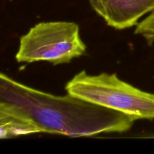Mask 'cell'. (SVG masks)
Masks as SVG:
<instances>
[{"instance_id": "1", "label": "cell", "mask_w": 154, "mask_h": 154, "mask_svg": "<svg viewBox=\"0 0 154 154\" xmlns=\"http://www.w3.org/2000/svg\"><path fill=\"white\" fill-rule=\"evenodd\" d=\"M68 94L93 105L138 119H154V94L143 91L116 74L88 75L81 71L67 83Z\"/></svg>"}, {"instance_id": "2", "label": "cell", "mask_w": 154, "mask_h": 154, "mask_svg": "<svg viewBox=\"0 0 154 154\" xmlns=\"http://www.w3.org/2000/svg\"><path fill=\"white\" fill-rule=\"evenodd\" d=\"M87 47L74 22H41L20 38L16 60L19 63L46 61L54 65L69 63L84 55Z\"/></svg>"}, {"instance_id": "3", "label": "cell", "mask_w": 154, "mask_h": 154, "mask_svg": "<svg viewBox=\"0 0 154 154\" xmlns=\"http://www.w3.org/2000/svg\"><path fill=\"white\" fill-rule=\"evenodd\" d=\"M95 11L108 26L117 29L130 28L154 11V0H90Z\"/></svg>"}, {"instance_id": "4", "label": "cell", "mask_w": 154, "mask_h": 154, "mask_svg": "<svg viewBox=\"0 0 154 154\" xmlns=\"http://www.w3.org/2000/svg\"><path fill=\"white\" fill-rule=\"evenodd\" d=\"M45 132L16 105L0 102V138Z\"/></svg>"}]
</instances>
